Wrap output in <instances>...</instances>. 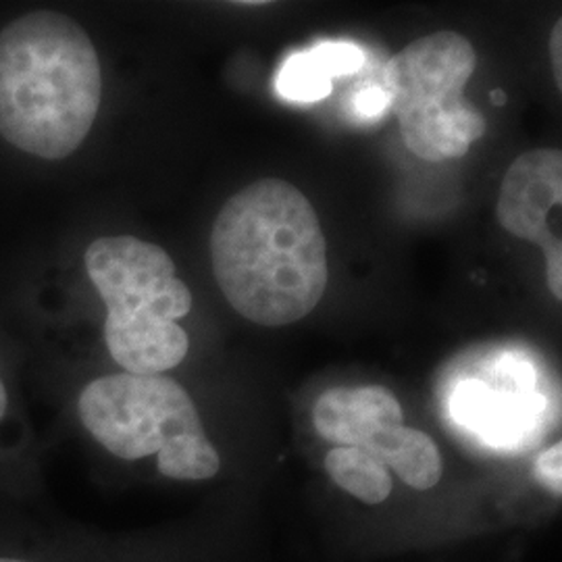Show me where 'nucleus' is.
Instances as JSON below:
<instances>
[{
	"label": "nucleus",
	"instance_id": "obj_1",
	"mask_svg": "<svg viewBox=\"0 0 562 562\" xmlns=\"http://www.w3.org/2000/svg\"><path fill=\"white\" fill-rule=\"evenodd\" d=\"M215 280L248 322H301L327 288V246L315 206L296 186L262 178L225 202L211 232Z\"/></svg>",
	"mask_w": 562,
	"mask_h": 562
},
{
	"label": "nucleus",
	"instance_id": "obj_2",
	"mask_svg": "<svg viewBox=\"0 0 562 562\" xmlns=\"http://www.w3.org/2000/svg\"><path fill=\"white\" fill-rule=\"evenodd\" d=\"M102 99L101 60L78 21L34 11L0 32V136L59 161L90 134Z\"/></svg>",
	"mask_w": 562,
	"mask_h": 562
},
{
	"label": "nucleus",
	"instance_id": "obj_3",
	"mask_svg": "<svg viewBox=\"0 0 562 562\" xmlns=\"http://www.w3.org/2000/svg\"><path fill=\"white\" fill-rule=\"evenodd\" d=\"M86 271L106 306V350L123 373L165 375L183 362L190 338L178 319L192 311V292L161 246L99 238L86 250Z\"/></svg>",
	"mask_w": 562,
	"mask_h": 562
},
{
	"label": "nucleus",
	"instance_id": "obj_4",
	"mask_svg": "<svg viewBox=\"0 0 562 562\" xmlns=\"http://www.w3.org/2000/svg\"><path fill=\"white\" fill-rule=\"evenodd\" d=\"M76 413L104 452L125 462L155 459L165 480L204 482L222 469L196 402L173 378L101 375L78 392Z\"/></svg>",
	"mask_w": 562,
	"mask_h": 562
},
{
	"label": "nucleus",
	"instance_id": "obj_5",
	"mask_svg": "<svg viewBox=\"0 0 562 562\" xmlns=\"http://www.w3.org/2000/svg\"><path fill=\"white\" fill-rule=\"evenodd\" d=\"M477 67L473 44L438 32L404 46L385 65L383 92L413 155L425 161L461 159L485 132L482 113L464 99Z\"/></svg>",
	"mask_w": 562,
	"mask_h": 562
},
{
	"label": "nucleus",
	"instance_id": "obj_6",
	"mask_svg": "<svg viewBox=\"0 0 562 562\" xmlns=\"http://www.w3.org/2000/svg\"><path fill=\"white\" fill-rule=\"evenodd\" d=\"M562 202V155L554 148H538L521 155L504 176L498 196V222L521 240L540 244L548 259L550 292L562 299V244L554 236L548 215Z\"/></svg>",
	"mask_w": 562,
	"mask_h": 562
},
{
	"label": "nucleus",
	"instance_id": "obj_7",
	"mask_svg": "<svg viewBox=\"0 0 562 562\" xmlns=\"http://www.w3.org/2000/svg\"><path fill=\"white\" fill-rule=\"evenodd\" d=\"M315 429L336 448H364L383 431L404 425L401 402L382 385L336 387L319 396Z\"/></svg>",
	"mask_w": 562,
	"mask_h": 562
},
{
	"label": "nucleus",
	"instance_id": "obj_8",
	"mask_svg": "<svg viewBox=\"0 0 562 562\" xmlns=\"http://www.w3.org/2000/svg\"><path fill=\"white\" fill-rule=\"evenodd\" d=\"M402 482L415 490H431L442 480V457L436 442L413 427H394L362 448Z\"/></svg>",
	"mask_w": 562,
	"mask_h": 562
},
{
	"label": "nucleus",
	"instance_id": "obj_9",
	"mask_svg": "<svg viewBox=\"0 0 562 562\" xmlns=\"http://www.w3.org/2000/svg\"><path fill=\"white\" fill-rule=\"evenodd\" d=\"M325 471L341 490L364 504H380L392 492V475L361 448H334L325 457Z\"/></svg>",
	"mask_w": 562,
	"mask_h": 562
},
{
	"label": "nucleus",
	"instance_id": "obj_10",
	"mask_svg": "<svg viewBox=\"0 0 562 562\" xmlns=\"http://www.w3.org/2000/svg\"><path fill=\"white\" fill-rule=\"evenodd\" d=\"M334 78L311 50L294 55L283 63L276 88L283 99L294 102H317L331 94Z\"/></svg>",
	"mask_w": 562,
	"mask_h": 562
},
{
	"label": "nucleus",
	"instance_id": "obj_11",
	"mask_svg": "<svg viewBox=\"0 0 562 562\" xmlns=\"http://www.w3.org/2000/svg\"><path fill=\"white\" fill-rule=\"evenodd\" d=\"M311 53L322 60L331 78H341L361 71L364 53L352 42H322L311 48Z\"/></svg>",
	"mask_w": 562,
	"mask_h": 562
},
{
	"label": "nucleus",
	"instance_id": "obj_12",
	"mask_svg": "<svg viewBox=\"0 0 562 562\" xmlns=\"http://www.w3.org/2000/svg\"><path fill=\"white\" fill-rule=\"evenodd\" d=\"M11 413H13V396H11V390H9L7 380L2 375V364H0V429L9 423ZM0 503H7L9 506L21 504L18 490L11 482L7 469L2 467V462H0Z\"/></svg>",
	"mask_w": 562,
	"mask_h": 562
},
{
	"label": "nucleus",
	"instance_id": "obj_13",
	"mask_svg": "<svg viewBox=\"0 0 562 562\" xmlns=\"http://www.w3.org/2000/svg\"><path fill=\"white\" fill-rule=\"evenodd\" d=\"M562 446L557 443L552 448H548L546 452H542L538 457L536 462V473H538V480L557 496H561L562 492Z\"/></svg>",
	"mask_w": 562,
	"mask_h": 562
},
{
	"label": "nucleus",
	"instance_id": "obj_14",
	"mask_svg": "<svg viewBox=\"0 0 562 562\" xmlns=\"http://www.w3.org/2000/svg\"><path fill=\"white\" fill-rule=\"evenodd\" d=\"M385 109H387V99L382 86H367L355 99V111L367 120L380 117Z\"/></svg>",
	"mask_w": 562,
	"mask_h": 562
},
{
	"label": "nucleus",
	"instance_id": "obj_15",
	"mask_svg": "<svg viewBox=\"0 0 562 562\" xmlns=\"http://www.w3.org/2000/svg\"><path fill=\"white\" fill-rule=\"evenodd\" d=\"M562 21L559 20L552 27V36H550V55H552V67H554V76L557 83L562 88Z\"/></svg>",
	"mask_w": 562,
	"mask_h": 562
},
{
	"label": "nucleus",
	"instance_id": "obj_16",
	"mask_svg": "<svg viewBox=\"0 0 562 562\" xmlns=\"http://www.w3.org/2000/svg\"><path fill=\"white\" fill-rule=\"evenodd\" d=\"M492 99H494V102H496V104H504V102H506V94H504L503 90H494Z\"/></svg>",
	"mask_w": 562,
	"mask_h": 562
}]
</instances>
